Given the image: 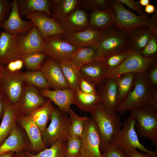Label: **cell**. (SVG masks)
Instances as JSON below:
<instances>
[{
    "label": "cell",
    "instance_id": "cell-8",
    "mask_svg": "<svg viewBox=\"0 0 157 157\" xmlns=\"http://www.w3.org/2000/svg\"><path fill=\"white\" fill-rule=\"evenodd\" d=\"M157 61V57L147 58L133 51L117 67L108 71L107 78H115L124 73H145Z\"/></svg>",
    "mask_w": 157,
    "mask_h": 157
},
{
    "label": "cell",
    "instance_id": "cell-44",
    "mask_svg": "<svg viewBox=\"0 0 157 157\" xmlns=\"http://www.w3.org/2000/svg\"><path fill=\"white\" fill-rule=\"evenodd\" d=\"M102 154L103 157H128L127 154L112 143Z\"/></svg>",
    "mask_w": 157,
    "mask_h": 157
},
{
    "label": "cell",
    "instance_id": "cell-4",
    "mask_svg": "<svg viewBox=\"0 0 157 157\" xmlns=\"http://www.w3.org/2000/svg\"><path fill=\"white\" fill-rule=\"evenodd\" d=\"M102 31L101 37L97 44L100 57L131 50L129 31L114 25Z\"/></svg>",
    "mask_w": 157,
    "mask_h": 157
},
{
    "label": "cell",
    "instance_id": "cell-33",
    "mask_svg": "<svg viewBox=\"0 0 157 157\" xmlns=\"http://www.w3.org/2000/svg\"><path fill=\"white\" fill-rule=\"evenodd\" d=\"M59 64L69 88L75 92L81 81L79 70L70 60H63Z\"/></svg>",
    "mask_w": 157,
    "mask_h": 157
},
{
    "label": "cell",
    "instance_id": "cell-51",
    "mask_svg": "<svg viewBox=\"0 0 157 157\" xmlns=\"http://www.w3.org/2000/svg\"><path fill=\"white\" fill-rule=\"evenodd\" d=\"M12 157H31L28 154V152L23 151L14 153Z\"/></svg>",
    "mask_w": 157,
    "mask_h": 157
},
{
    "label": "cell",
    "instance_id": "cell-31",
    "mask_svg": "<svg viewBox=\"0 0 157 157\" xmlns=\"http://www.w3.org/2000/svg\"><path fill=\"white\" fill-rule=\"evenodd\" d=\"M17 0L18 12L21 17L26 16L28 13L36 12H45L50 17L49 0Z\"/></svg>",
    "mask_w": 157,
    "mask_h": 157
},
{
    "label": "cell",
    "instance_id": "cell-7",
    "mask_svg": "<svg viewBox=\"0 0 157 157\" xmlns=\"http://www.w3.org/2000/svg\"><path fill=\"white\" fill-rule=\"evenodd\" d=\"M136 122L137 132L142 137L150 140L157 149V112L147 106L130 110Z\"/></svg>",
    "mask_w": 157,
    "mask_h": 157
},
{
    "label": "cell",
    "instance_id": "cell-9",
    "mask_svg": "<svg viewBox=\"0 0 157 157\" xmlns=\"http://www.w3.org/2000/svg\"><path fill=\"white\" fill-rule=\"evenodd\" d=\"M21 70L11 72L6 69L0 85V97L5 102L14 105L22 93L25 82Z\"/></svg>",
    "mask_w": 157,
    "mask_h": 157
},
{
    "label": "cell",
    "instance_id": "cell-6",
    "mask_svg": "<svg viewBox=\"0 0 157 157\" xmlns=\"http://www.w3.org/2000/svg\"><path fill=\"white\" fill-rule=\"evenodd\" d=\"M67 114L58 108H55L52 111L50 124L42 132L47 147H50L59 140L67 139L70 136L71 121Z\"/></svg>",
    "mask_w": 157,
    "mask_h": 157
},
{
    "label": "cell",
    "instance_id": "cell-3",
    "mask_svg": "<svg viewBox=\"0 0 157 157\" xmlns=\"http://www.w3.org/2000/svg\"><path fill=\"white\" fill-rule=\"evenodd\" d=\"M110 5L114 10L116 17L115 26L128 31L142 26H147L157 35V11L151 17L145 13L138 16L126 9L123 4L117 0H110Z\"/></svg>",
    "mask_w": 157,
    "mask_h": 157
},
{
    "label": "cell",
    "instance_id": "cell-14",
    "mask_svg": "<svg viewBox=\"0 0 157 157\" xmlns=\"http://www.w3.org/2000/svg\"><path fill=\"white\" fill-rule=\"evenodd\" d=\"M26 16L37 28L44 38L60 35L64 32V29L60 24L45 12L30 13L26 14Z\"/></svg>",
    "mask_w": 157,
    "mask_h": 157
},
{
    "label": "cell",
    "instance_id": "cell-56",
    "mask_svg": "<svg viewBox=\"0 0 157 157\" xmlns=\"http://www.w3.org/2000/svg\"><path fill=\"white\" fill-rule=\"evenodd\" d=\"M140 4L142 6H146L149 4V0H140L139 1Z\"/></svg>",
    "mask_w": 157,
    "mask_h": 157
},
{
    "label": "cell",
    "instance_id": "cell-40",
    "mask_svg": "<svg viewBox=\"0 0 157 157\" xmlns=\"http://www.w3.org/2000/svg\"><path fill=\"white\" fill-rule=\"evenodd\" d=\"M110 5V0H79L78 5L82 9L92 12L96 10H106Z\"/></svg>",
    "mask_w": 157,
    "mask_h": 157
},
{
    "label": "cell",
    "instance_id": "cell-52",
    "mask_svg": "<svg viewBox=\"0 0 157 157\" xmlns=\"http://www.w3.org/2000/svg\"><path fill=\"white\" fill-rule=\"evenodd\" d=\"M144 10L146 13L152 14L155 13V9L154 5L149 4L145 6Z\"/></svg>",
    "mask_w": 157,
    "mask_h": 157
},
{
    "label": "cell",
    "instance_id": "cell-38",
    "mask_svg": "<svg viewBox=\"0 0 157 157\" xmlns=\"http://www.w3.org/2000/svg\"><path fill=\"white\" fill-rule=\"evenodd\" d=\"M68 114L71 121L70 135L81 137L83 132L85 123L89 117L78 116L70 109Z\"/></svg>",
    "mask_w": 157,
    "mask_h": 157
},
{
    "label": "cell",
    "instance_id": "cell-10",
    "mask_svg": "<svg viewBox=\"0 0 157 157\" xmlns=\"http://www.w3.org/2000/svg\"><path fill=\"white\" fill-rule=\"evenodd\" d=\"M80 154L85 157H103L100 151V137L97 124L91 118L86 122L81 137Z\"/></svg>",
    "mask_w": 157,
    "mask_h": 157
},
{
    "label": "cell",
    "instance_id": "cell-20",
    "mask_svg": "<svg viewBox=\"0 0 157 157\" xmlns=\"http://www.w3.org/2000/svg\"><path fill=\"white\" fill-rule=\"evenodd\" d=\"M40 70L53 90L69 88L59 63L47 57Z\"/></svg>",
    "mask_w": 157,
    "mask_h": 157
},
{
    "label": "cell",
    "instance_id": "cell-1",
    "mask_svg": "<svg viewBox=\"0 0 157 157\" xmlns=\"http://www.w3.org/2000/svg\"><path fill=\"white\" fill-rule=\"evenodd\" d=\"M157 89L152 87L148 81L145 72L136 73L132 90L127 94L124 101L116 109L119 114L127 110L147 106Z\"/></svg>",
    "mask_w": 157,
    "mask_h": 157
},
{
    "label": "cell",
    "instance_id": "cell-54",
    "mask_svg": "<svg viewBox=\"0 0 157 157\" xmlns=\"http://www.w3.org/2000/svg\"><path fill=\"white\" fill-rule=\"evenodd\" d=\"M4 105L3 100L0 97V119H2L4 113Z\"/></svg>",
    "mask_w": 157,
    "mask_h": 157
},
{
    "label": "cell",
    "instance_id": "cell-57",
    "mask_svg": "<svg viewBox=\"0 0 157 157\" xmlns=\"http://www.w3.org/2000/svg\"><path fill=\"white\" fill-rule=\"evenodd\" d=\"M75 157H85L84 156L82 155L81 154H80Z\"/></svg>",
    "mask_w": 157,
    "mask_h": 157
},
{
    "label": "cell",
    "instance_id": "cell-22",
    "mask_svg": "<svg viewBox=\"0 0 157 157\" xmlns=\"http://www.w3.org/2000/svg\"><path fill=\"white\" fill-rule=\"evenodd\" d=\"M40 95L46 97L53 102L60 110L68 114L73 104L75 92L70 88L39 90Z\"/></svg>",
    "mask_w": 157,
    "mask_h": 157
},
{
    "label": "cell",
    "instance_id": "cell-24",
    "mask_svg": "<svg viewBox=\"0 0 157 157\" xmlns=\"http://www.w3.org/2000/svg\"><path fill=\"white\" fill-rule=\"evenodd\" d=\"M30 147L24 135L16 124L10 133L0 146V154L7 152H17L28 151Z\"/></svg>",
    "mask_w": 157,
    "mask_h": 157
},
{
    "label": "cell",
    "instance_id": "cell-27",
    "mask_svg": "<svg viewBox=\"0 0 157 157\" xmlns=\"http://www.w3.org/2000/svg\"><path fill=\"white\" fill-rule=\"evenodd\" d=\"M3 102L4 113L0 125V146L17 124L18 116L15 105Z\"/></svg>",
    "mask_w": 157,
    "mask_h": 157
},
{
    "label": "cell",
    "instance_id": "cell-50",
    "mask_svg": "<svg viewBox=\"0 0 157 157\" xmlns=\"http://www.w3.org/2000/svg\"><path fill=\"white\" fill-rule=\"evenodd\" d=\"M128 157H153L150 154L146 153H142L138 151L136 149L127 154Z\"/></svg>",
    "mask_w": 157,
    "mask_h": 157
},
{
    "label": "cell",
    "instance_id": "cell-30",
    "mask_svg": "<svg viewBox=\"0 0 157 157\" xmlns=\"http://www.w3.org/2000/svg\"><path fill=\"white\" fill-rule=\"evenodd\" d=\"M101 101L98 93L94 94L85 93L78 88L75 92L73 104L82 111L92 112Z\"/></svg>",
    "mask_w": 157,
    "mask_h": 157
},
{
    "label": "cell",
    "instance_id": "cell-49",
    "mask_svg": "<svg viewBox=\"0 0 157 157\" xmlns=\"http://www.w3.org/2000/svg\"><path fill=\"white\" fill-rule=\"evenodd\" d=\"M147 106L151 110L157 112V91L151 98Z\"/></svg>",
    "mask_w": 157,
    "mask_h": 157
},
{
    "label": "cell",
    "instance_id": "cell-28",
    "mask_svg": "<svg viewBox=\"0 0 157 157\" xmlns=\"http://www.w3.org/2000/svg\"><path fill=\"white\" fill-rule=\"evenodd\" d=\"M129 33L131 49L139 53L147 45L154 34L150 28L146 26L133 29Z\"/></svg>",
    "mask_w": 157,
    "mask_h": 157
},
{
    "label": "cell",
    "instance_id": "cell-13",
    "mask_svg": "<svg viewBox=\"0 0 157 157\" xmlns=\"http://www.w3.org/2000/svg\"><path fill=\"white\" fill-rule=\"evenodd\" d=\"M17 122L26 133L30 147L28 151L37 153L47 148L42 138V132L29 115H19Z\"/></svg>",
    "mask_w": 157,
    "mask_h": 157
},
{
    "label": "cell",
    "instance_id": "cell-42",
    "mask_svg": "<svg viewBox=\"0 0 157 157\" xmlns=\"http://www.w3.org/2000/svg\"><path fill=\"white\" fill-rule=\"evenodd\" d=\"M147 58L157 57V35L153 34L144 48L139 53Z\"/></svg>",
    "mask_w": 157,
    "mask_h": 157
},
{
    "label": "cell",
    "instance_id": "cell-29",
    "mask_svg": "<svg viewBox=\"0 0 157 157\" xmlns=\"http://www.w3.org/2000/svg\"><path fill=\"white\" fill-rule=\"evenodd\" d=\"M98 54L97 44L78 48L72 56L71 61L79 70L82 66L92 62L102 60Z\"/></svg>",
    "mask_w": 157,
    "mask_h": 157
},
{
    "label": "cell",
    "instance_id": "cell-11",
    "mask_svg": "<svg viewBox=\"0 0 157 157\" xmlns=\"http://www.w3.org/2000/svg\"><path fill=\"white\" fill-rule=\"evenodd\" d=\"M44 52L47 57L59 63L65 60H71L78 49L63 39L60 35L44 38Z\"/></svg>",
    "mask_w": 157,
    "mask_h": 157
},
{
    "label": "cell",
    "instance_id": "cell-12",
    "mask_svg": "<svg viewBox=\"0 0 157 157\" xmlns=\"http://www.w3.org/2000/svg\"><path fill=\"white\" fill-rule=\"evenodd\" d=\"M46 101L38 88L25 82L22 94L15 106L18 115H28L43 106Z\"/></svg>",
    "mask_w": 157,
    "mask_h": 157
},
{
    "label": "cell",
    "instance_id": "cell-48",
    "mask_svg": "<svg viewBox=\"0 0 157 157\" xmlns=\"http://www.w3.org/2000/svg\"><path fill=\"white\" fill-rule=\"evenodd\" d=\"M23 65L22 60H17L10 62L6 65V69L11 72L20 71Z\"/></svg>",
    "mask_w": 157,
    "mask_h": 157
},
{
    "label": "cell",
    "instance_id": "cell-35",
    "mask_svg": "<svg viewBox=\"0 0 157 157\" xmlns=\"http://www.w3.org/2000/svg\"><path fill=\"white\" fill-rule=\"evenodd\" d=\"M47 58L44 52L37 51L28 53L22 58L24 65L28 71H36L40 70Z\"/></svg>",
    "mask_w": 157,
    "mask_h": 157
},
{
    "label": "cell",
    "instance_id": "cell-55",
    "mask_svg": "<svg viewBox=\"0 0 157 157\" xmlns=\"http://www.w3.org/2000/svg\"><path fill=\"white\" fill-rule=\"evenodd\" d=\"M14 152H7L0 154V157H12Z\"/></svg>",
    "mask_w": 157,
    "mask_h": 157
},
{
    "label": "cell",
    "instance_id": "cell-15",
    "mask_svg": "<svg viewBox=\"0 0 157 157\" xmlns=\"http://www.w3.org/2000/svg\"><path fill=\"white\" fill-rule=\"evenodd\" d=\"M102 35V31L88 26L82 31L73 33L64 32L61 38L78 48L97 44Z\"/></svg>",
    "mask_w": 157,
    "mask_h": 157
},
{
    "label": "cell",
    "instance_id": "cell-19",
    "mask_svg": "<svg viewBox=\"0 0 157 157\" xmlns=\"http://www.w3.org/2000/svg\"><path fill=\"white\" fill-rule=\"evenodd\" d=\"M18 45L22 59L25 55L32 52H44V38L34 25L26 34L19 35Z\"/></svg>",
    "mask_w": 157,
    "mask_h": 157
},
{
    "label": "cell",
    "instance_id": "cell-17",
    "mask_svg": "<svg viewBox=\"0 0 157 157\" xmlns=\"http://www.w3.org/2000/svg\"><path fill=\"white\" fill-rule=\"evenodd\" d=\"M97 89L107 113L110 114L116 112L119 106V92L115 79L107 78Z\"/></svg>",
    "mask_w": 157,
    "mask_h": 157
},
{
    "label": "cell",
    "instance_id": "cell-2",
    "mask_svg": "<svg viewBox=\"0 0 157 157\" xmlns=\"http://www.w3.org/2000/svg\"><path fill=\"white\" fill-rule=\"evenodd\" d=\"M97 126L100 137L99 149L103 153L111 143L112 138L121 129L123 124L116 112L108 113L101 102L90 113Z\"/></svg>",
    "mask_w": 157,
    "mask_h": 157
},
{
    "label": "cell",
    "instance_id": "cell-18",
    "mask_svg": "<svg viewBox=\"0 0 157 157\" xmlns=\"http://www.w3.org/2000/svg\"><path fill=\"white\" fill-rule=\"evenodd\" d=\"M33 25L31 21H26L22 19L18 12L17 0H13L9 16L0 27L11 34L24 35L29 32Z\"/></svg>",
    "mask_w": 157,
    "mask_h": 157
},
{
    "label": "cell",
    "instance_id": "cell-23",
    "mask_svg": "<svg viewBox=\"0 0 157 157\" xmlns=\"http://www.w3.org/2000/svg\"><path fill=\"white\" fill-rule=\"evenodd\" d=\"M88 22L86 11L77 7L59 24L65 32L71 33L85 29L89 26Z\"/></svg>",
    "mask_w": 157,
    "mask_h": 157
},
{
    "label": "cell",
    "instance_id": "cell-41",
    "mask_svg": "<svg viewBox=\"0 0 157 157\" xmlns=\"http://www.w3.org/2000/svg\"><path fill=\"white\" fill-rule=\"evenodd\" d=\"M81 145L80 137L69 136L67 139L65 157H75L80 154Z\"/></svg>",
    "mask_w": 157,
    "mask_h": 157
},
{
    "label": "cell",
    "instance_id": "cell-46",
    "mask_svg": "<svg viewBox=\"0 0 157 157\" xmlns=\"http://www.w3.org/2000/svg\"><path fill=\"white\" fill-rule=\"evenodd\" d=\"M79 88L85 93L94 94H98L97 89L92 84L81 77Z\"/></svg>",
    "mask_w": 157,
    "mask_h": 157
},
{
    "label": "cell",
    "instance_id": "cell-26",
    "mask_svg": "<svg viewBox=\"0 0 157 157\" xmlns=\"http://www.w3.org/2000/svg\"><path fill=\"white\" fill-rule=\"evenodd\" d=\"M50 17L58 23L78 6L79 0H49Z\"/></svg>",
    "mask_w": 157,
    "mask_h": 157
},
{
    "label": "cell",
    "instance_id": "cell-21",
    "mask_svg": "<svg viewBox=\"0 0 157 157\" xmlns=\"http://www.w3.org/2000/svg\"><path fill=\"white\" fill-rule=\"evenodd\" d=\"M108 70L102 60L92 62L79 69L81 77L92 84L97 89L107 78Z\"/></svg>",
    "mask_w": 157,
    "mask_h": 157
},
{
    "label": "cell",
    "instance_id": "cell-36",
    "mask_svg": "<svg viewBox=\"0 0 157 157\" xmlns=\"http://www.w3.org/2000/svg\"><path fill=\"white\" fill-rule=\"evenodd\" d=\"M67 139L59 140L49 148L37 154H32L28 151V154L31 157H65Z\"/></svg>",
    "mask_w": 157,
    "mask_h": 157
},
{
    "label": "cell",
    "instance_id": "cell-53",
    "mask_svg": "<svg viewBox=\"0 0 157 157\" xmlns=\"http://www.w3.org/2000/svg\"><path fill=\"white\" fill-rule=\"evenodd\" d=\"M6 72L5 66L0 62V85Z\"/></svg>",
    "mask_w": 157,
    "mask_h": 157
},
{
    "label": "cell",
    "instance_id": "cell-43",
    "mask_svg": "<svg viewBox=\"0 0 157 157\" xmlns=\"http://www.w3.org/2000/svg\"><path fill=\"white\" fill-rule=\"evenodd\" d=\"M12 8V2L0 0V27L8 17Z\"/></svg>",
    "mask_w": 157,
    "mask_h": 157
},
{
    "label": "cell",
    "instance_id": "cell-5",
    "mask_svg": "<svg viewBox=\"0 0 157 157\" xmlns=\"http://www.w3.org/2000/svg\"><path fill=\"white\" fill-rule=\"evenodd\" d=\"M136 123L133 116L130 115L124 122L122 128L113 136L111 143L127 154L138 149L153 157H157V151L147 149L140 142L135 129Z\"/></svg>",
    "mask_w": 157,
    "mask_h": 157
},
{
    "label": "cell",
    "instance_id": "cell-25",
    "mask_svg": "<svg viewBox=\"0 0 157 157\" xmlns=\"http://www.w3.org/2000/svg\"><path fill=\"white\" fill-rule=\"evenodd\" d=\"M116 17L115 11L110 5L106 10L92 12L89 17V26L102 31L115 25Z\"/></svg>",
    "mask_w": 157,
    "mask_h": 157
},
{
    "label": "cell",
    "instance_id": "cell-34",
    "mask_svg": "<svg viewBox=\"0 0 157 157\" xmlns=\"http://www.w3.org/2000/svg\"><path fill=\"white\" fill-rule=\"evenodd\" d=\"M135 74L132 72L126 73L115 78L118 90L119 106L124 101L133 89Z\"/></svg>",
    "mask_w": 157,
    "mask_h": 157
},
{
    "label": "cell",
    "instance_id": "cell-32",
    "mask_svg": "<svg viewBox=\"0 0 157 157\" xmlns=\"http://www.w3.org/2000/svg\"><path fill=\"white\" fill-rule=\"evenodd\" d=\"M55 107L52 101L49 99L44 104L29 115L42 132L46 128L50 119L52 111Z\"/></svg>",
    "mask_w": 157,
    "mask_h": 157
},
{
    "label": "cell",
    "instance_id": "cell-16",
    "mask_svg": "<svg viewBox=\"0 0 157 157\" xmlns=\"http://www.w3.org/2000/svg\"><path fill=\"white\" fill-rule=\"evenodd\" d=\"M18 34L5 31L0 32V62L5 66L10 62L22 60L18 45Z\"/></svg>",
    "mask_w": 157,
    "mask_h": 157
},
{
    "label": "cell",
    "instance_id": "cell-45",
    "mask_svg": "<svg viewBox=\"0 0 157 157\" xmlns=\"http://www.w3.org/2000/svg\"><path fill=\"white\" fill-rule=\"evenodd\" d=\"M145 72L147 79L150 84L157 89V61Z\"/></svg>",
    "mask_w": 157,
    "mask_h": 157
},
{
    "label": "cell",
    "instance_id": "cell-47",
    "mask_svg": "<svg viewBox=\"0 0 157 157\" xmlns=\"http://www.w3.org/2000/svg\"><path fill=\"white\" fill-rule=\"evenodd\" d=\"M117 0L122 4H125L131 9L135 11L139 15L142 16L145 13L139 1H135L133 0Z\"/></svg>",
    "mask_w": 157,
    "mask_h": 157
},
{
    "label": "cell",
    "instance_id": "cell-37",
    "mask_svg": "<svg viewBox=\"0 0 157 157\" xmlns=\"http://www.w3.org/2000/svg\"><path fill=\"white\" fill-rule=\"evenodd\" d=\"M23 76L25 82L33 85L39 90L51 88L40 70L23 72Z\"/></svg>",
    "mask_w": 157,
    "mask_h": 157
},
{
    "label": "cell",
    "instance_id": "cell-39",
    "mask_svg": "<svg viewBox=\"0 0 157 157\" xmlns=\"http://www.w3.org/2000/svg\"><path fill=\"white\" fill-rule=\"evenodd\" d=\"M132 50L115 53L103 58L102 61L108 70L113 69L120 65Z\"/></svg>",
    "mask_w": 157,
    "mask_h": 157
}]
</instances>
